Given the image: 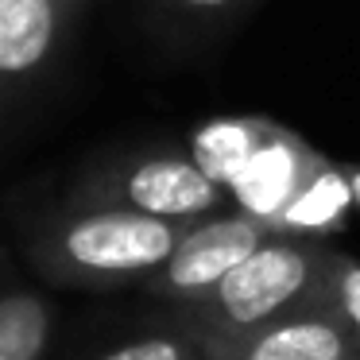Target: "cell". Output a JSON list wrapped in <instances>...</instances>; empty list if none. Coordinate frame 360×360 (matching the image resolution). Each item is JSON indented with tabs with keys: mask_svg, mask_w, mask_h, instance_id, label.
Segmentation results:
<instances>
[{
	"mask_svg": "<svg viewBox=\"0 0 360 360\" xmlns=\"http://www.w3.org/2000/svg\"><path fill=\"white\" fill-rule=\"evenodd\" d=\"M78 202H101L136 210L163 221H202L210 213L229 210V190L213 182L190 151L155 148L117 155L86 171L82 186L74 190Z\"/></svg>",
	"mask_w": 360,
	"mask_h": 360,
	"instance_id": "3",
	"label": "cell"
},
{
	"mask_svg": "<svg viewBox=\"0 0 360 360\" xmlns=\"http://www.w3.org/2000/svg\"><path fill=\"white\" fill-rule=\"evenodd\" d=\"M55 341V306L27 287L0 290V360H43Z\"/></svg>",
	"mask_w": 360,
	"mask_h": 360,
	"instance_id": "10",
	"label": "cell"
},
{
	"mask_svg": "<svg viewBox=\"0 0 360 360\" xmlns=\"http://www.w3.org/2000/svg\"><path fill=\"white\" fill-rule=\"evenodd\" d=\"M337 248L326 240L271 233L236 271L194 302L174 306V326L198 337V345H240L244 337L295 318L326 302Z\"/></svg>",
	"mask_w": 360,
	"mask_h": 360,
	"instance_id": "2",
	"label": "cell"
},
{
	"mask_svg": "<svg viewBox=\"0 0 360 360\" xmlns=\"http://www.w3.org/2000/svg\"><path fill=\"white\" fill-rule=\"evenodd\" d=\"M86 0H0V94L32 86L63 51Z\"/></svg>",
	"mask_w": 360,
	"mask_h": 360,
	"instance_id": "5",
	"label": "cell"
},
{
	"mask_svg": "<svg viewBox=\"0 0 360 360\" xmlns=\"http://www.w3.org/2000/svg\"><path fill=\"white\" fill-rule=\"evenodd\" d=\"M349 210H356L349 186V171L337 163H329L321 155V163L314 167V174L302 182L290 205L279 213V221L271 225V233L283 236H306V240H326V236L341 233Z\"/></svg>",
	"mask_w": 360,
	"mask_h": 360,
	"instance_id": "8",
	"label": "cell"
},
{
	"mask_svg": "<svg viewBox=\"0 0 360 360\" xmlns=\"http://www.w3.org/2000/svg\"><path fill=\"white\" fill-rule=\"evenodd\" d=\"M236 349L244 360H360V345L326 306L275 321Z\"/></svg>",
	"mask_w": 360,
	"mask_h": 360,
	"instance_id": "7",
	"label": "cell"
},
{
	"mask_svg": "<svg viewBox=\"0 0 360 360\" xmlns=\"http://www.w3.org/2000/svg\"><path fill=\"white\" fill-rule=\"evenodd\" d=\"M205 360H244L236 345H202Z\"/></svg>",
	"mask_w": 360,
	"mask_h": 360,
	"instance_id": "14",
	"label": "cell"
},
{
	"mask_svg": "<svg viewBox=\"0 0 360 360\" xmlns=\"http://www.w3.org/2000/svg\"><path fill=\"white\" fill-rule=\"evenodd\" d=\"M279 120L271 117H213L190 136V155L194 163L221 186H233L236 174L256 159V151L267 143Z\"/></svg>",
	"mask_w": 360,
	"mask_h": 360,
	"instance_id": "9",
	"label": "cell"
},
{
	"mask_svg": "<svg viewBox=\"0 0 360 360\" xmlns=\"http://www.w3.org/2000/svg\"><path fill=\"white\" fill-rule=\"evenodd\" d=\"M326 306L337 321L352 333V341L360 345V264L349 259L345 252H337V264L329 271V287H326Z\"/></svg>",
	"mask_w": 360,
	"mask_h": 360,
	"instance_id": "12",
	"label": "cell"
},
{
	"mask_svg": "<svg viewBox=\"0 0 360 360\" xmlns=\"http://www.w3.org/2000/svg\"><path fill=\"white\" fill-rule=\"evenodd\" d=\"M271 229L264 221L240 213L236 205L210 217L194 221V225L182 233L179 248L140 283L151 298H163L171 306L194 302L205 290H213L229 271L244 264L256 248H264Z\"/></svg>",
	"mask_w": 360,
	"mask_h": 360,
	"instance_id": "4",
	"label": "cell"
},
{
	"mask_svg": "<svg viewBox=\"0 0 360 360\" xmlns=\"http://www.w3.org/2000/svg\"><path fill=\"white\" fill-rule=\"evenodd\" d=\"M198 352H202L198 337L186 333L182 326H171V329H159V333L132 337V341L117 345L97 360H194Z\"/></svg>",
	"mask_w": 360,
	"mask_h": 360,
	"instance_id": "11",
	"label": "cell"
},
{
	"mask_svg": "<svg viewBox=\"0 0 360 360\" xmlns=\"http://www.w3.org/2000/svg\"><path fill=\"white\" fill-rule=\"evenodd\" d=\"M190 225L70 198L27 233V259L47 283L112 290L148 279Z\"/></svg>",
	"mask_w": 360,
	"mask_h": 360,
	"instance_id": "1",
	"label": "cell"
},
{
	"mask_svg": "<svg viewBox=\"0 0 360 360\" xmlns=\"http://www.w3.org/2000/svg\"><path fill=\"white\" fill-rule=\"evenodd\" d=\"M155 4L167 12H179V16H190V20H221L236 8L256 4V0H155Z\"/></svg>",
	"mask_w": 360,
	"mask_h": 360,
	"instance_id": "13",
	"label": "cell"
},
{
	"mask_svg": "<svg viewBox=\"0 0 360 360\" xmlns=\"http://www.w3.org/2000/svg\"><path fill=\"white\" fill-rule=\"evenodd\" d=\"M349 171V186H352V202H356V210H360V163L356 167H345Z\"/></svg>",
	"mask_w": 360,
	"mask_h": 360,
	"instance_id": "15",
	"label": "cell"
},
{
	"mask_svg": "<svg viewBox=\"0 0 360 360\" xmlns=\"http://www.w3.org/2000/svg\"><path fill=\"white\" fill-rule=\"evenodd\" d=\"M194 360H205V352H198V356H194Z\"/></svg>",
	"mask_w": 360,
	"mask_h": 360,
	"instance_id": "16",
	"label": "cell"
},
{
	"mask_svg": "<svg viewBox=\"0 0 360 360\" xmlns=\"http://www.w3.org/2000/svg\"><path fill=\"white\" fill-rule=\"evenodd\" d=\"M318 163H321V151H314L287 124H275V132L256 151V159L229 186V202L240 213H248V217L264 221L271 229L279 221V213L290 205V198L302 190V182L314 174Z\"/></svg>",
	"mask_w": 360,
	"mask_h": 360,
	"instance_id": "6",
	"label": "cell"
}]
</instances>
